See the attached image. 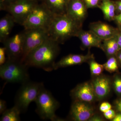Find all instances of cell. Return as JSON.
I'll use <instances>...</instances> for the list:
<instances>
[{
	"mask_svg": "<svg viewBox=\"0 0 121 121\" xmlns=\"http://www.w3.org/2000/svg\"><path fill=\"white\" fill-rule=\"evenodd\" d=\"M89 28L90 30L103 40L114 37L119 31L118 28L100 21L91 23Z\"/></svg>",
	"mask_w": 121,
	"mask_h": 121,
	"instance_id": "9a60e30c",
	"label": "cell"
},
{
	"mask_svg": "<svg viewBox=\"0 0 121 121\" xmlns=\"http://www.w3.org/2000/svg\"><path fill=\"white\" fill-rule=\"evenodd\" d=\"M38 3L33 0H17L10 5L7 11L13 17L15 23L23 26Z\"/></svg>",
	"mask_w": 121,
	"mask_h": 121,
	"instance_id": "ba28073f",
	"label": "cell"
},
{
	"mask_svg": "<svg viewBox=\"0 0 121 121\" xmlns=\"http://www.w3.org/2000/svg\"><path fill=\"white\" fill-rule=\"evenodd\" d=\"M103 65L104 69L110 73L117 71L119 67L115 56H111L108 58L107 61Z\"/></svg>",
	"mask_w": 121,
	"mask_h": 121,
	"instance_id": "603a6c76",
	"label": "cell"
},
{
	"mask_svg": "<svg viewBox=\"0 0 121 121\" xmlns=\"http://www.w3.org/2000/svg\"><path fill=\"white\" fill-rule=\"evenodd\" d=\"M70 95L73 101L90 103L98 101L91 81L78 84L71 91Z\"/></svg>",
	"mask_w": 121,
	"mask_h": 121,
	"instance_id": "8fae6325",
	"label": "cell"
},
{
	"mask_svg": "<svg viewBox=\"0 0 121 121\" xmlns=\"http://www.w3.org/2000/svg\"><path fill=\"white\" fill-rule=\"evenodd\" d=\"M17 0H0V10L7 11V9L10 5Z\"/></svg>",
	"mask_w": 121,
	"mask_h": 121,
	"instance_id": "484cf974",
	"label": "cell"
},
{
	"mask_svg": "<svg viewBox=\"0 0 121 121\" xmlns=\"http://www.w3.org/2000/svg\"><path fill=\"white\" fill-rule=\"evenodd\" d=\"M29 67L20 60L7 59L0 66V77L7 82L22 84L30 80Z\"/></svg>",
	"mask_w": 121,
	"mask_h": 121,
	"instance_id": "3957f363",
	"label": "cell"
},
{
	"mask_svg": "<svg viewBox=\"0 0 121 121\" xmlns=\"http://www.w3.org/2000/svg\"><path fill=\"white\" fill-rule=\"evenodd\" d=\"M117 28L119 29V31L121 32V25L118 26Z\"/></svg>",
	"mask_w": 121,
	"mask_h": 121,
	"instance_id": "f35d334b",
	"label": "cell"
},
{
	"mask_svg": "<svg viewBox=\"0 0 121 121\" xmlns=\"http://www.w3.org/2000/svg\"><path fill=\"white\" fill-rule=\"evenodd\" d=\"M54 15L43 2L38 3L24 22L25 29L44 28L48 29Z\"/></svg>",
	"mask_w": 121,
	"mask_h": 121,
	"instance_id": "8992f818",
	"label": "cell"
},
{
	"mask_svg": "<svg viewBox=\"0 0 121 121\" xmlns=\"http://www.w3.org/2000/svg\"><path fill=\"white\" fill-rule=\"evenodd\" d=\"M76 37L80 40L83 48L90 49L95 47L102 50L103 40L91 30L86 31L82 29L78 33Z\"/></svg>",
	"mask_w": 121,
	"mask_h": 121,
	"instance_id": "2e32d148",
	"label": "cell"
},
{
	"mask_svg": "<svg viewBox=\"0 0 121 121\" xmlns=\"http://www.w3.org/2000/svg\"><path fill=\"white\" fill-rule=\"evenodd\" d=\"M59 44L49 37L30 52L24 62L29 67L40 68L47 72L52 71L60 51Z\"/></svg>",
	"mask_w": 121,
	"mask_h": 121,
	"instance_id": "6da1fadb",
	"label": "cell"
},
{
	"mask_svg": "<svg viewBox=\"0 0 121 121\" xmlns=\"http://www.w3.org/2000/svg\"><path fill=\"white\" fill-rule=\"evenodd\" d=\"M113 21L117 24L118 26L121 25V13L116 15Z\"/></svg>",
	"mask_w": 121,
	"mask_h": 121,
	"instance_id": "d6a6232c",
	"label": "cell"
},
{
	"mask_svg": "<svg viewBox=\"0 0 121 121\" xmlns=\"http://www.w3.org/2000/svg\"><path fill=\"white\" fill-rule=\"evenodd\" d=\"M112 106L108 102H104L100 104L99 106V110L103 113L106 112L107 111L112 109Z\"/></svg>",
	"mask_w": 121,
	"mask_h": 121,
	"instance_id": "83f0119b",
	"label": "cell"
},
{
	"mask_svg": "<svg viewBox=\"0 0 121 121\" xmlns=\"http://www.w3.org/2000/svg\"><path fill=\"white\" fill-rule=\"evenodd\" d=\"M25 42L24 31L17 33L3 41L8 59L21 60Z\"/></svg>",
	"mask_w": 121,
	"mask_h": 121,
	"instance_id": "9c48e42d",
	"label": "cell"
},
{
	"mask_svg": "<svg viewBox=\"0 0 121 121\" xmlns=\"http://www.w3.org/2000/svg\"><path fill=\"white\" fill-rule=\"evenodd\" d=\"M83 24L75 20L67 14L55 15L48 29L49 37L59 44L77 36L82 29Z\"/></svg>",
	"mask_w": 121,
	"mask_h": 121,
	"instance_id": "7a4b0ae2",
	"label": "cell"
},
{
	"mask_svg": "<svg viewBox=\"0 0 121 121\" xmlns=\"http://www.w3.org/2000/svg\"><path fill=\"white\" fill-rule=\"evenodd\" d=\"M91 103L81 101H73L69 112V118L73 121H88L95 113Z\"/></svg>",
	"mask_w": 121,
	"mask_h": 121,
	"instance_id": "30bf717a",
	"label": "cell"
},
{
	"mask_svg": "<svg viewBox=\"0 0 121 121\" xmlns=\"http://www.w3.org/2000/svg\"><path fill=\"white\" fill-rule=\"evenodd\" d=\"M112 121H121V112H117Z\"/></svg>",
	"mask_w": 121,
	"mask_h": 121,
	"instance_id": "8d00e7d4",
	"label": "cell"
},
{
	"mask_svg": "<svg viewBox=\"0 0 121 121\" xmlns=\"http://www.w3.org/2000/svg\"><path fill=\"white\" fill-rule=\"evenodd\" d=\"M114 107L117 112H121V98L115 100L114 103Z\"/></svg>",
	"mask_w": 121,
	"mask_h": 121,
	"instance_id": "f546056e",
	"label": "cell"
},
{
	"mask_svg": "<svg viewBox=\"0 0 121 121\" xmlns=\"http://www.w3.org/2000/svg\"><path fill=\"white\" fill-rule=\"evenodd\" d=\"M112 87L118 96L121 97V75L116 74L114 75L112 80Z\"/></svg>",
	"mask_w": 121,
	"mask_h": 121,
	"instance_id": "cb8c5ba5",
	"label": "cell"
},
{
	"mask_svg": "<svg viewBox=\"0 0 121 121\" xmlns=\"http://www.w3.org/2000/svg\"><path fill=\"white\" fill-rule=\"evenodd\" d=\"M116 113H117L114 110L111 109L106 112L103 113V115L106 119L112 121L115 117Z\"/></svg>",
	"mask_w": 121,
	"mask_h": 121,
	"instance_id": "4316f807",
	"label": "cell"
},
{
	"mask_svg": "<svg viewBox=\"0 0 121 121\" xmlns=\"http://www.w3.org/2000/svg\"><path fill=\"white\" fill-rule=\"evenodd\" d=\"M7 109V103L4 100L0 99V114H2Z\"/></svg>",
	"mask_w": 121,
	"mask_h": 121,
	"instance_id": "4dcf8cb0",
	"label": "cell"
},
{
	"mask_svg": "<svg viewBox=\"0 0 121 121\" xmlns=\"http://www.w3.org/2000/svg\"><path fill=\"white\" fill-rule=\"evenodd\" d=\"M88 63L90 66L91 74L93 78L102 74L104 69L103 64H100L96 62L95 58L91 59Z\"/></svg>",
	"mask_w": 121,
	"mask_h": 121,
	"instance_id": "7402d4cb",
	"label": "cell"
},
{
	"mask_svg": "<svg viewBox=\"0 0 121 121\" xmlns=\"http://www.w3.org/2000/svg\"><path fill=\"white\" fill-rule=\"evenodd\" d=\"M115 56L117 60L119 67H121V50L117 52Z\"/></svg>",
	"mask_w": 121,
	"mask_h": 121,
	"instance_id": "d590c367",
	"label": "cell"
},
{
	"mask_svg": "<svg viewBox=\"0 0 121 121\" xmlns=\"http://www.w3.org/2000/svg\"><path fill=\"white\" fill-rule=\"evenodd\" d=\"M21 112L17 107L14 105L10 109H7L2 114L1 121H21Z\"/></svg>",
	"mask_w": 121,
	"mask_h": 121,
	"instance_id": "44dd1931",
	"label": "cell"
},
{
	"mask_svg": "<svg viewBox=\"0 0 121 121\" xmlns=\"http://www.w3.org/2000/svg\"><path fill=\"white\" fill-rule=\"evenodd\" d=\"M87 9L82 0H70L66 14L73 19L83 24L87 17Z\"/></svg>",
	"mask_w": 121,
	"mask_h": 121,
	"instance_id": "5bb4252c",
	"label": "cell"
},
{
	"mask_svg": "<svg viewBox=\"0 0 121 121\" xmlns=\"http://www.w3.org/2000/svg\"><path fill=\"white\" fill-rule=\"evenodd\" d=\"M102 50L105 52L108 58L111 56H115L121 50L117 42L116 36L103 40Z\"/></svg>",
	"mask_w": 121,
	"mask_h": 121,
	"instance_id": "ffe728a7",
	"label": "cell"
},
{
	"mask_svg": "<svg viewBox=\"0 0 121 121\" xmlns=\"http://www.w3.org/2000/svg\"><path fill=\"white\" fill-rule=\"evenodd\" d=\"M6 54V50L4 47L0 48V66L2 65L6 62L5 55Z\"/></svg>",
	"mask_w": 121,
	"mask_h": 121,
	"instance_id": "f1b7e54d",
	"label": "cell"
},
{
	"mask_svg": "<svg viewBox=\"0 0 121 121\" xmlns=\"http://www.w3.org/2000/svg\"><path fill=\"white\" fill-rule=\"evenodd\" d=\"M15 22L10 14L4 17L0 20V41L3 43L10 34Z\"/></svg>",
	"mask_w": 121,
	"mask_h": 121,
	"instance_id": "ac0fdd59",
	"label": "cell"
},
{
	"mask_svg": "<svg viewBox=\"0 0 121 121\" xmlns=\"http://www.w3.org/2000/svg\"><path fill=\"white\" fill-rule=\"evenodd\" d=\"M33 0L35 1H36L38 3H39V2H42L43 1V0Z\"/></svg>",
	"mask_w": 121,
	"mask_h": 121,
	"instance_id": "74e56055",
	"label": "cell"
},
{
	"mask_svg": "<svg viewBox=\"0 0 121 121\" xmlns=\"http://www.w3.org/2000/svg\"><path fill=\"white\" fill-rule=\"evenodd\" d=\"M70 0H43V2L54 15L66 14Z\"/></svg>",
	"mask_w": 121,
	"mask_h": 121,
	"instance_id": "e0dca14e",
	"label": "cell"
},
{
	"mask_svg": "<svg viewBox=\"0 0 121 121\" xmlns=\"http://www.w3.org/2000/svg\"><path fill=\"white\" fill-rule=\"evenodd\" d=\"M94 58V54H91L90 52L85 55L69 54L55 63L54 66V70L62 68L80 65L84 63H88L91 59Z\"/></svg>",
	"mask_w": 121,
	"mask_h": 121,
	"instance_id": "4fadbf2b",
	"label": "cell"
},
{
	"mask_svg": "<svg viewBox=\"0 0 121 121\" xmlns=\"http://www.w3.org/2000/svg\"><path fill=\"white\" fill-rule=\"evenodd\" d=\"M35 102L36 106V112L41 119L52 121H62L55 114L59 106V103L44 86Z\"/></svg>",
	"mask_w": 121,
	"mask_h": 121,
	"instance_id": "277c9868",
	"label": "cell"
},
{
	"mask_svg": "<svg viewBox=\"0 0 121 121\" xmlns=\"http://www.w3.org/2000/svg\"><path fill=\"white\" fill-rule=\"evenodd\" d=\"M25 42L21 60L23 62L30 52L42 44L48 38V29L33 28L25 29Z\"/></svg>",
	"mask_w": 121,
	"mask_h": 121,
	"instance_id": "52a82bcc",
	"label": "cell"
},
{
	"mask_svg": "<svg viewBox=\"0 0 121 121\" xmlns=\"http://www.w3.org/2000/svg\"><path fill=\"white\" fill-rule=\"evenodd\" d=\"M91 81L98 101L105 99L109 94L112 87V80L109 77L102 74L94 77Z\"/></svg>",
	"mask_w": 121,
	"mask_h": 121,
	"instance_id": "7c38bea8",
	"label": "cell"
},
{
	"mask_svg": "<svg viewBox=\"0 0 121 121\" xmlns=\"http://www.w3.org/2000/svg\"><path fill=\"white\" fill-rule=\"evenodd\" d=\"M116 6L117 12L119 13H121V0L115 1Z\"/></svg>",
	"mask_w": 121,
	"mask_h": 121,
	"instance_id": "836d02e7",
	"label": "cell"
},
{
	"mask_svg": "<svg viewBox=\"0 0 121 121\" xmlns=\"http://www.w3.org/2000/svg\"><path fill=\"white\" fill-rule=\"evenodd\" d=\"M117 42L119 45V47L121 50V32L119 31V32L116 35Z\"/></svg>",
	"mask_w": 121,
	"mask_h": 121,
	"instance_id": "e575fe53",
	"label": "cell"
},
{
	"mask_svg": "<svg viewBox=\"0 0 121 121\" xmlns=\"http://www.w3.org/2000/svg\"><path fill=\"white\" fill-rule=\"evenodd\" d=\"M99 8L102 11L104 19L108 21H114L117 15L116 6L115 1L102 0Z\"/></svg>",
	"mask_w": 121,
	"mask_h": 121,
	"instance_id": "d6986e66",
	"label": "cell"
},
{
	"mask_svg": "<svg viewBox=\"0 0 121 121\" xmlns=\"http://www.w3.org/2000/svg\"><path fill=\"white\" fill-rule=\"evenodd\" d=\"M104 119L99 114H95V113L93 115L88 121H104Z\"/></svg>",
	"mask_w": 121,
	"mask_h": 121,
	"instance_id": "1f68e13d",
	"label": "cell"
},
{
	"mask_svg": "<svg viewBox=\"0 0 121 121\" xmlns=\"http://www.w3.org/2000/svg\"><path fill=\"white\" fill-rule=\"evenodd\" d=\"M87 9L99 8L102 0H82Z\"/></svg>",
	"mask_w": 121,
	"mask_h": 121,
	"instance_id": "d4e9b609",
	"label": "cell"
},
{
	"mask_svg": "<svg viewBox=\"0 0 121 121\" xmlns=\"http://www.w3.org/2000/svg\"><path fill=\"white\" fill-rule=\"evenodd\" d=\"M44 86L43 82L30 80L21 84L16 95L14 105L19 109L21 113L25 112L30 103L35 101Z\"/></svg>",
	"mask_w": 121,
	"mask_h": 121,
	"instance_id": "5b68a950",
	"label": "cell"
}]
</instances>
